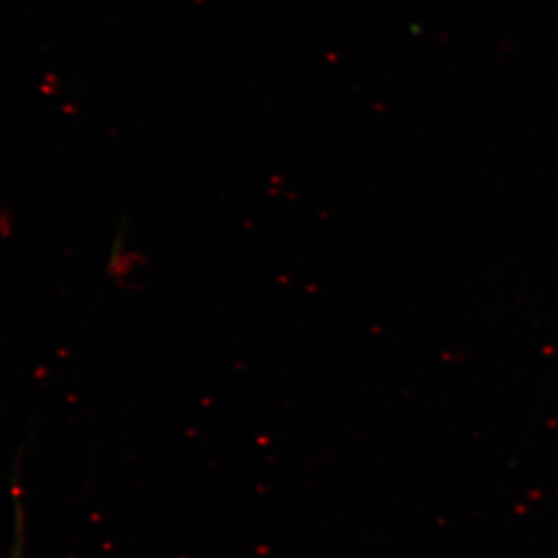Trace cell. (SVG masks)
Returning <instances> with one entry per match:
<instances>
[{
  "instance_id": "cell-1",
  "label": "cell",
  "mask_w": 558,
  "mask_h": 558,
  "mask_svg": "<svg viewBox=\"0 0 558 558\" xmlns=\"http://www.w3.org/2000/svg\"><path fill=\"white\" fill-rule=\"evenodd\" d=\"M24 543H22V538H16L15 543V551H13V558H24V549H22Z\"/></svg>"
}]
</instances>
